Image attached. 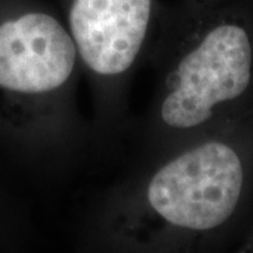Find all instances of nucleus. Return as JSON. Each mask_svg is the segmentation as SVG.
<instances>
[{
	"mask_svg": "<svg viewBox=\"0 0 253 253\" xmlns=\"http://www.w3.org/2000/svg\"><path fill=\"white\" fill-rule=\"evenodd\" d=\"M206 1H217V0H206Z\"/></svg>",
	"mask_w": 253,
	"mask_h": 253,
	"instance_id": "0eeeda50",
	"label": "nucleus"
},
{
	"mask_svg": "<svg viewBox=\"0 0 253 253\" xmlns=\"http://www.w3.org/2000/svg\"><path fill=\"white\" fill-rule=\"evenodd\" d=\"M253 225V118L144 159L89 210L79 245L101 252L235 251Z\"/></svg>",
	"mask_w": 253,
	"mask_h": 253,
	"instance_id": "f257e3e1",
	"label": "nucleus"
},
{
	"mask_svg": "<svg viewBox=\"0 0 253 253\" xmlns=\"http://www.w3.org/2000/svg\"><path fill=\"white\" fill-rule=\"evenodd\" d=\"M63 21L90 86L101 141L124 123L131 81L148 56L162 7L158 0H61Z\"/></svg>",
	"mask_w": 253,
	"mask_h": 253,
	"instance_id": "20e7f679",
	"label": "nucleus"
},
{
	"mask_svg": "<svg viewBox=\"0 0 253 253\" xmlns=\"http://www.w3.org/2000/svg\"><path fill=\"white\" fill-rule=\"evenodd\" d=\"M235 252H253V225L249 232L244 236L241 244L236 246Z\"/></svg>",
	"mask_w": 253,
	"mask_h": 253,
	"instance_id": "423d86ee",
	"label": "nucleus"
},
{
	"mask_svg": "<svg viewBox=\"0 0 253 253\" xmlns=\"http://www.w3.org/2000/svg\"><path fill=\"white\" fill-rule=\"evenodd\" d=\"M154 97L144 159L253 118V0H181L162 9L148 56Z\"/></svg>",
	"mask_w": 253,
	"mask_h": 253,
	"instance_id": "f03ea898",
	"label": "nucleus"
},
{
	"mask_svg": "<svg viewBox=\"0 0 253 253\" xmlns=\"http://www.w3.org/2000/svg\"><path fill=\"white\" fill-rule=\"evenodd\" d=\"M23 229V217L17 203L0 186V241L14 242Z\"/></svg>",
	"mask_w": 253,
	"mask_h": 253,
	"instance_id": "39448f33",
	"label": "nucleus"
},
{
	"mask_svg": "<svg viewBox=\"0 0 253 253\" xmlns=\"http://www.w3.org/2000/svg\"><path fill=\"white\" fill-rule=\"evenodd\" d=\"M82 63L42 0H0V149L30 172L62 176L94 141L78 110Z\"/></svg>",
	"mask_w": 253,
	"mask_h": 253,
	"instance_id": "7ed1b4c3",
	"label": "nucleus"
}]
</instances>
